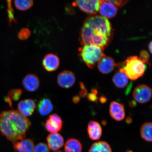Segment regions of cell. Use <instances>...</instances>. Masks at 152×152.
<instances>
[{
	"instance_id": "cell-10",
	"label": "cell",
	"mask_w": 152,
	"mask_h": 152,
	"mask_svg": "<svg viewBox=\"0 0 152 152\" xmlns=\"http://www.w3.org/2000/svg\"><path fill=\"white\" fill-rule=\"evenodd\" d=\"M60 64V60L56 55L50 53L44 57L42 61V65L46 71L52 72L58 69Z\"/></svg>"
},
{
	"instance_id": "cell-18",
	"label": "cell",
	"mask_w": 152,
	"mask_h": 152,
	"mask_svg": "<svg viewBox=\"0 0 152 152\" xmlns=\"http://www.w3.org/2000/svg\"><path fill=\"white\" fill-rule=\"evenodd\" d=\"M89 137L93 140H99L102 135V128L99 124L96 121H91L87 129Z\"/></svg>"
},
{
	"instance_id": "cell-1",
	"label": "cell",
	"mask_w": 152,
	"mask_h": 152,
	"mask_svg": "<svg viewBox=\"0 0 152 152\" xmlns=\"http://www.w3.org/2000/svg\"><path fill=\"white\" fill-rule=\"evenodd\" d=\"M31 121L18 111L9 110L0 113V132L13 142L24 139Z\"/></svg>"
},
{
	"instance_id": "cell-36",
	"label": "cell",
	"mask_w": 152,
	"mask_h": 152,
	"mask_svg": "<svg viewBox=\"0 0 152 152\" xmlns=\"http://www.w3.org/2000/svg\"><path fill=\"white\" fill-rule=\"evenodd\" d=\"M125 121H126L127 123L130 124L132 122V119L131 118L128 117H127L126 120H125Z\"/></svg>"
},
{
	"instance_id": "cell-8",
	"label": "cell",
	"mask_w": 152,
	"mask_h": 152,
	"mask_svg": "<svg viewBox=\"0 0 152 152\" xmlns=\"http://www.w3.org/2000/svg\"><path fill=\"white\" fill-rule=\"evenodd\" d=\"M76 78L73 72L64 70L58 74L57 77V83L60 87L68 88L75 84Z\"/></svg>"
},
{
	"instance_id": "cell-23",
	"label": "cell",
	"mask_w": 152,
	"mask_h": 152,
	"mask_svg": "<svg viewBox=\"0 0 152 152\" xmlns=\"http://www.w3.org/2000/svg\"><path fill=\"white\" fill-rule=\"evenodd\" d=\"M152 125L151 122L144 123L140 129L142 138L146 141H152Z\"/></svg>"
},
{
	"instance_id": "cell-5",
	"label": "cell",
	"mask_w": 152,
	"mask_h": 152,
	"mask_svg": "<svg viewBox=\"0 0 152 152\" xmlns=\"http://www.w3.org/2000/svg\"><path fill=\"white\" fill-rule=\"evenodd\" d=\"M93 29L97 30L110 37L111 33V23L108 19L101 16H95L87 18L84 24Z\"/></svg>"
},
{
	"instance_id": "cell-28",
	"label": "cell",
	"mask_w": 152,
	"mask_h": 152,
	"mask_svg": "<svg viewBox=\"0 0 152 152\" xmlns=\"http://www.w3.org/2000/svg\"><path fill=\"white\" fill-rule=\"evenodd\" d=\"M149 57V53L147 51L145 50H142L140 52V56L138 58L144 64L147 63L149 64V63L148 62Z\"/></svg>"
},
{
	"instance_id": "cell-19",
	"label": "cell",
	"mask_w": 152,
	"mask_h": 152,
	"mask_svg": "<svg viewBox=\"0 0 152 152\" xmlns=\"http://www.w3.org/2000/svg\"><path fill=\"white\" fill-rule=\"evenodd\" d=\"M53 104L51 101L47 98H43L40 101L38 104V110L42 115H48L53 110Z\"/></svg>"
},
{
	"instance_id": "cell-26",
	"label": "cell",
	"mask_w": 152,
	"mask_h": 152,
	"mask_svg": "<svg viewBox=\"0 0 152 152\" xmlns=\"http://www.w3.org/2000/svg\"><path fill=\"white\" fill-rule=\"evenodd\" d=\"M31 32L27 28H22L18 34V37L21 40H24L28 39L31 35Z\"/></svg>"
},
{
	"instance_id": "cell-39",
	"label": "cell",
	"mask_w": 152,
	"mask_h": 152,
	"mask_svg": "<svg viewBox=\"0 0 152 152\" xmlns=\"http://www.w3.org/2000/svg\"><path fill=\"white\" fill-rule=\"evenodd\" d=\"M53 152H64L61 151H55Z\"/></svg>"
},
{
	"instance_id": "cell-29",
	"label": "cell",
	"mask_w": 152,
	"mask_h": 152,
	"mask_svg": "<svg viewBox=\"0 0 152 152\" xmlns=\"http://www.w3.org/2000/svg\"><path fill=\"white\" fill-rule=\"evenodd\" d=\"M7 3V5H8V9H7V12H8L9 18L10 22V23L12 21H15V20L14 14V11L12 7V5L11 3L10 2V1H8Z\"/></svg>"
},
{
	"instance_id": "cell-40",
	"label": "cell",
	"mask_w": 152,
	"mask_h": 152,
	"mask_svg": "<svg viewBox=\"0 0 152 152\" xmlns=\"http://www.w3.org/2000/svg\"><path fill=\"white\" fill-rule=\"evenodd\" d=\"M127 152H133L132 151H127Z\"/></svg>"
},
{
	"instance_id": "cell-15",
	"label": "cell",
	"mask_w": 152,
	"mask_h": 152,
	"mask_svg": "<svg viewBox=\"0 0 152 152\" xmlns=\"http://www.w3.org/2000/svg\"><path fill=\"white\" fill-rule=\"evenodd\" d=\"M22 84L26 91L34 92L39 88L40 81L37 75L34 74H28L24 78Z\"/></svg>"
},
{
	"instance_id": "cell-6",
	"label": "cell",
	"mask_w": 152,
	"mask_h": 152,
	"mask_svg": "<svg viewBox=\"0 0 152 152\" xmlns=\"http://www.w3.org/2000/svg\"><path fill=\"white\" fill-rule=\"evenodd\" d=\"M151 96V89L145 85L138 86L134 89L133 93L134 100L140 104L145 103L149 102Z\"/></svg>"
},
{
	"instance_id": "cell-33",
	"label": "cell",
	"mask_w": 152,
	"mask_h": 152,
	"mask_svg": "<svg viewBox=\"0 0 152 152\" xmlns=\"http://www.w3.org/2000/svg\"><path fill=\"white\" fill-rule=\"evenodd\" d=\"M73 102L75 104H77L80 101V98L78 96H74L73 98Z\"/></svg>"
},
{
	"instance_id": "cell-27",
	"label": "cell",
	"mask_w": 152,
	"mask_h": 152,
	"mask_svg": "<svg viewBox=\"0 0 152 152\" xmlns=\"http://www.w3.org/2000/svg\"><path fill=\"white\" fill-rule=\"evenodd\" d=\"M33 152H50V151L46 144L40 142L34 147Z\"/></svg>"
},
{
	"instance_id": "cell-17",
	"label": "cell",
	"mask_w": 152,
	"mask_h": 152,
	"mask_svg": "<svg viewBox=\"0 0 152 152\" xmlns=\"http://www.w3.org/2000/svg\"><path fill=\"white\" fill-rule=\"evenodd\" d=\"M15 151L16 152H33L34 144L31 139H26L13 142Z\"/></svg>"
},
{
	"instance_id": "cell-25",
	"label": "cell",
	"mask_w": 152,
	"mask_h": 152,
	"mask_svg": "<svg viewBox=\"0 0 152 152\" xmlns=\"http://www.w3.org/2000/svg\"><path fill=\"white\" fill-rule=\"evenodd\" d=\"M23 92L20 89H14L9 91L8 96L6 97V102H8L10 106L12 104V100L16 101L20 99Z\"/></svg>"
},
{
	"instance_id": "cell-16",
	"label": "cell",
	"mask_w": 152,
	"mask_h": 152,
	"mask_svg": "<svg viewBox=\"0 0 152 152\" xmlns=\"http://www.w3.org/2000/svg\"><path fill=\"white\" fill-rule=\"evenodd\" d=\"M115 64L113 58L104 56L98 62V68L101 73L107 74L113 71Z\"/></svg>"
},
{
	"instance_id": "cell-21",
	"label": "cell",
	"mask_w": 152,
	"mask_h": 152,
	"mask_svg": "<svg viewBox=\"0 0 152 152\" xmlns=\"http://www.w3.org/2000/svg\"><path fill=\"white\" fill-rule=\"evenodd\" d=\"M113 82L118 88H124L128 84L129 78L125 73L119 71L113 76Z\"/></svg>"
},
{
	"instance_id": "cell-7",
	"label": "cell",
	"mask_w": 152,
	"mask_h": 152,
	"mask_svg": "<svg viewBox=\"0 0 152 152\" xmlns=\"http://www.w3.org/2000/svg\"><path fill=\"white\" fill-rule=\"evenodd\" d=\"M100 1L81 0L76 1L73 3L74 6H77L82 11L90 14H95L99 11Z\"/></svg>"
},
{
	"instance_id": "cell-32",
	"label": "cell",
	"mask_w": 152,
	"mask_h": 152,
	"mask_svg": "<svg viewBox=\"0 0 152 152\" xmlns=\"http://www.w3.org/2000/svg\"><path fill=\"white\" fill-rule=\"evenodd\" d=\"M87 94V91L86 90H81L79 92V95L81 97H84L86 96Z\"/></svg>"
},
{
	"instance_id": "cell-31",
	"label": "cell",
	"mask_w": 152,
	"mask_h": 152,
	"mask_svg": "<svg viewBox=\"0 0 152 152\" xmlns=\"http://www.w3.org/2000/svg\"><path fill=\"white\" fill-rule=\"evenodd\" d=\"M96 94L94 93H92L91 94H89L87 96L88 99L90 101L93 102H97L98 98L96 96Z\"/></svg>"
},
{
	"instance_id": "cell-2",
	"label": "cell",
	"mask_w": 152,
	"mask_h": 152,
	"mask_svg": "<svg viewBox=\"0 0 152 152\" xmlns=\"http://www.w3.org/2000/svg\"><path fill=\"white\" fill-rule=\"evenodd\" d=\"M119 69V71L124 73L132 80H136L142 77L145 72L147 66L137 56L128 57L121 63L115 64Z\"/></svg>"
},
{
	"instance_id": "cell-37",
	"label": "cell",
	"mask_w": 152,
	"mask_h": 152,
	"mask_svg": "<svg viewBox=\"0 0 152 152\" xmlns=\"http://www.w3.org/2000/svg\"><path fill=\"white\" fill-rule=\"evenodd\" d=\"M80 87L82 90H86V88L85 85L82 82L80 83Z\"/></svg>"
},
{
	"instance_id": "cell-3",
	"label": "cell",
	"mask_w": 152,
	"mask_h": 152,
	"mask_svg": "<svg viewBox=\"0 0 152 152\" xmlns=\"http://www.w3.org/2000/svg\"><path fill=\"white\" fill-rule=\"evenodd\" d=\"M109 38L101 32L83 24L80 41L83 45H93L104 48L107 45Z\"/></svg>"
},
{
	"instance_id": "cell-35",
	"label": "cell",
	"mask_w": 152,
	"mask_h": 152,
	"mask_svg": "<svg viewBox=\"0 0 152 152\" xmlns=\"http://www.w3.org/2000/svg\"><path fill=\"white\" fill-rule=\"evenodd\" d=\"M129 106H130V107H135L136 105V103L134 101H132L129 102Z\"/></svg>"
},
{
	"instance_id": "cell-14",
	"label": "cell",
	"mask_w": 152,
	"mask_h": 152,
	"mask_svg": "<svg viewBox=\"0 0 152 152\" xmlns=\"http://www.w3.org/2000/svg\"><path fill=\"white\" fill-rule=\"evenodd\" d=\"M109 111L111 117L116 121H120L125 118L124 106L123 104L112 102L110 104Z\"/></svg>"
},
{
	"instance_id": "cell-12",
	"label": "cell",
	"mask_w": 152,
	"mask_h": 152,
	"mask_svg": "<svg viewBox=\"0 0 152 152\" xmlns=\"http://www.w3.org/2000/svg\"><path fill=\"white\" fill-rule=\"evenodd\" d=\"M36 107L35 102L33 100L25 99L19 102L18 111L22 115L27 117L33 115Z\"/></svg>"
},
{
	"instance_id": "cell-4",
	"label": "cell",
	"mask_w": 152,
	"mask_h": 152,
	"mask_svg": "<svg viewBox=\"0 0 152 152\" xmlns=\"http://www.w3.org/2000/svg\"><path fill=\"white\" fill-rule=\"evenodd\" d=\"M104 48L96 45H84L81 49L82 58L88 67L93 68L102 57L105 56Z\"/></svg>"
},
{
	"instance_id": "cell-11",
	"label": "cell",
	"mask_w": 152,
	"mask_h": 152,
	"mask_svg": "<svg viewBox=\"0 0 152 152\" xmlns=\"http://www.w3.org/2000/svg\"><path fill=\"white\" fill-rule=\"evenodd\" d=\"M98 11L104 18H113L117 14V7L107 1H100Z\"/></svg>"
},
{
	"instance_id": "cell-24",
	"label": "cell",
	"mask_w": 152,
	"mask_h": 152,
	"mask_svg": "<svg viewBox=\"0 0 152 152\" xmlns=\"http://www.w3.org/2000/svg\"><path fill=\"white\" fill-rule=\"evenodd\" d=\"M16 8L20 11H25L33 6L34 1L32 0H16L14 1Z\"/></svg>"
},
{
	"instance_id": "cell-20",
	"label": "cell",
	"mask_w": 152,
	"mask_h": 152,
	"mask_svg": "<svg viewBox=\"0 0 152 152\" xmlns=\"http://www.w3.org/2000/svg\"><path fill=\"white\" fill-rule=\"evenodd\" d=\"M82 149L81 142L74 138H70L66 140L64 147L65 152H82Z\"/></svg>"
},
{
	"instance_id": "cell-38",
	"label": "cell",
	"mask_w": 152,
	"mask_h": 152,
	"mask_svg": "<svg viewBox=\"0 0 152 152\" xmlns=\"http://www.w3.org/2000/svg\"><path fill=\"white\" fill-rule=\"evenodd\" d=\"M152 41L150 43L149 45V50L151 52V53H152Z\"/></svg>"
},
{
	"instance_id": "cell-34",
	"label": "cell",
	"mask_w": 152,
	"mask_h": 152,
	"mask_svg": "<svg viewBox=\"0 0 152 152\" xmlns=\"http://www.w3.org/2000/svg\"><path fill=\"white\" fill-rule=\"evenodd\" d=\"M99 100L101 103L104 104L107 101V99L104 96H102L100 97Z\"/></svg>"
},
{
	"instance_id": "cell-22",
	"label": "cell",
	"mask_w": 152,
	"mask_h": 152,
	"mask_svg": "<svg viewBox=\"0 0 152 152\" xmlns=\"http://www.w3.org/2000/svg\"><path fill=\"white\" fill-rule=\"evenodd\" d=\"M89 152H112L109 144L104 141L94 142L91 145Z\"/></svg>"
},
{
	"instance_id": "cell-9",
	"label": "cell",
	"mask_w": 152,
	"mask_h": 152,
	"mask_svg": "<svg viewBox=\"0 0 152 152\" xmlns=\"http://www.w3.org/2000/svg\"><path fill=\"white\" fill-rule=\"evenodd\" d=\"M63 121L61 118L56 114L49 116L45 124V129L51 133H58L61 130Z\"/></svg>"
},
{
	"instance_id": "cell-13",
	"label": "cell",
	"mask_w": 152,
	"mask_h": 152,
	"mask_svg": "<svg viewBox=\"0 0 152 152\" xmlns=\"http://www.w3.org/2000/svg\"><path fill=\"white\" fill-rule=\"evenodd\" d=\"M47 141L49 149L54 151L60 149L64 144L63 137L58 133L49 134L47 138Z\"/></svg>"
},
{
	"instance_id": "cell-30",
	"label": "cell",
	"mask_w": 152,
	"mask_h": 152,
	"mask_svg": "<svg viewBox=\"0 0 152 152\" xmlns=\"http://www.w3.org/2000/svg\"><path fill=\"white\" fill-rule=\"evenodd\" d=\"M107 1L113 4L117 7H121V6L124 5L128 1H120V0H110V1Z\"/></svg>"
}]
</instances>
